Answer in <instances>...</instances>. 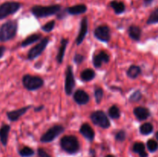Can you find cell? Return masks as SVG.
I'll return each mask as SVG.
<instances>
[{"mask_svg":"<svg viewBox=\"0 0 158 157\" xmlns=\"http://www.w3.org/2000/svg\"><path fill=\"white\" fill-rule=\"evenodd\" d=\"M127 133L124 130H120L116 133L115 135V139L118 142H123L126 139Z\"/></svg>","mask_w":158,"mask_h":157,"instance_id":"obj_34","label":"cell"},{"mask_svg":"<svg viewBox=\"0 0 158 157\" xmlns=\"http://www.w3.org/2000/svg\"><path fill=\"white\" fill-rule=\"evenodd\" d=\"M80 132L84 138L89 140V142L94 141V138H95V132L90 126V125L88 123H83L80 129Z\"/></svg>","mask_w":158,"mask_h":157,"instance_id":"obj_15","label":"cell"},{"mask_svg":"<svg viewBox=\"0 0 158 157\" xmlns=\"http://www.w3.org/2000/svg\"><path fill=\"white\" fill-rule=\"evenodd\" d=\"M110 6L114 9L115 13L117 14V15L123 13L125 9H126L124 3H123V2L117 1V0H114V1L111 2L110 3Z\"/></svg>","mask_w":158,"mask_h":157,"instance_id":"obj_21","label":"cell"},{"mask_svg":"<svg viewBox=\"0 0 158 157\" xmlns=\"http://www.w3.org/2000/svg\"><path fill=\"white\" fill-rule=\"evenodd\" d=\"M95 76L96 73L94 72V70H93L92 69H85V70H83L81 72V75H80V78L84 82L91 81V80H93L95 78Z\"/></svg>","mask_w":158,"mask_h":157,"instance_id":"obj_25","label":"cell"},{"mask_svg":"<svg viewBox=\"0 0 158 157\" xmlns=\"http://www.w3.org/2000/svg\"><path fill=\"white\" fill-rule=\"evenodd\" d=\"M94 95H95L96 103L97 104H100V102L102 101L103 97V90L102 88L97 87L95 89V92H94Z\"/></svg>","mask_w":158,"mask_h":157,"instance_id":"obj_30","label":"cell"},{"mask_svg":"<svg viewBox=\"0 0 158 157\" xmlns=\"http://www.w3.org/2000/svg\"><path fill=\"white\" fill-rule=\"evenodd\" d=\"M73 99L77 104L86 105L89 101V95L83 89H78L73 94Z\"/></svg>","mask_w":158,"mask_h":157,"instance_id":"obj_13","label":"cell"},{"mask_svg":"<svg viewBox=\"0 0 158 157\" xmlns=\"http://www.w3.org/2000/svg\"><path fill=\"white\" fill-rule=\"evenodd\" d=\"M61 10L60 5H51L48 6H34L31 9V12L36 18H46L58 13Z\"/></svg>","mask_w":158,"mask_h":157,"instance_id":"obj_2","label":"cell"},{"mask_svg":"<svg viewBox=\"0 0 158 157\" xmlns=\"http://www.w3.org/2000/svg\"><path fill=\"white\" fill-rule=\"evenodd\" d=\"M62 149L68 154H75L80 150V143L74 135H64L60 140Z\"/></svg>","mask_w":158,"mask_h":157,"instance_id":"obj_3","label":"cell"},{"mask_svg":"<svg viewBox=\"0 0 158 157\" xmlns=\"http://www.w3.org/2000/svg\"><path fill=\"white\" fill-rule=\"evenodd\" d=\"M43 108H44V106H39V107L35 108V112H40V111H41L42 109H43Z\"/></svg>","mask_w":158,"mask_h":157,"instance_id":"obj_38","label":"cell"},{"mask_svg":"<svg viewBox=\"0 0 158 157\" xmlns=\"http://www.w3.org/2000/svg\"><path fill=\"white\" fill-rule=\"evenodd\" d=\"M106 157H115V156H114V155H107Z\"/></svg>","mask_w":158,"mask_h":157,"instance_id":"obj_41","label":"cell"},{"mask_svg":"<svg viewBox=\"0 0 158 157\" xmlns=\"http://www.w3.org/2000/svg\"><path fill=\"white\" fill-rule=\"evenodd\" d=\"M6 50V48L4 46H0V58H2V56L4 55L5 52Z\"/></svg>","mask_w":158,"mask_h":157,"instance_id":"obj_37","label":"cell"},{"mask_svg":"<svg viewBox=\"0 0 158 157\" xmlns=\"http://www.w3.org/2000/svg\"><path fill=\"white\" fill-rule=\"evenodd\" d=\"M37 154H38L39 157H51L49 154H48L46 151L42 148H39L37 150Z\"/></svg>","mask_w":158,"mask_h":157,"instance_id":"obj_36","label":"cell"},{"mask_svg":"<svg viewBox=\"0 0 158 157\" xmlns=\"http://www.w3.org/2000/svg\"><path fill=\"white\" fill-rule=\"evenodd\" d=\"M87 10V7L86 5L84 4H78L76 6H70V7L67 8L66 12L70 15H80V14L85 13Z\"/></svg>","mask_w":158,"mask_h":157,"instance_id":"obj_18","label":"cell"},{"mask_svg":"<svg viewBox=\"0 0 158 157\" xmlns=\"http://www.w3.org/2000/svg\"><path fill=\"white\" fill-rule=\"evenodd\" d=\"M154 130V126L151 123H145L142 124L140 127V132L142 135H149Z\"/></svg>","mask_w":158,"mask_h":157,"instance_id":"obj_26","label":"cell"},{"mask_svg":"<svg viewBox=\"0 0 158 157\" xmlns=\"http://www.w3.org/2000/svg\"><path fill=\"white\" fill-rule=\"evenodd\" d=\"M31 107H32L31 106H24V107L20 108V109H15V110L7 112H6L7 118L9 119V121L11 122L17 121V120L19 119L20 117H22L24 114H26V112H27Z\"/></svg>","mask_w":158,"mask_h":157,"instance_id":"obj_11","label":"cell"},{"mask_svg":"<svg viewBox=\"0 0 158 157\" xmlns=\"http://www.w3.org/2000/svg\"><path fill=\"white\" fill-rule=\"evenodd\" d=\"M88 32V18L87 17H83L80 22V32H79L77 38L76 39L77 45H80L83 41L84 40L85 37H86V34Z\"/></svg>","mask_w":158,"mask_h":157,"instance_id":"obj_12","label":"cell"},{"mask_svg":"<svg viewBox=\"0 0 158 157\" xmlns=\"http://www.w3.org/2000/svg\"><path fill=\"white\" fill-rule=\"evenodd\" d=\"M133 151L135 153L139 154L140 157H148V154L145 151V145L143 143L137 142L134 144Z\"/></svg>","mask_w":158,"mask_h":157,"instance_id":"obj_22","label":"cell"},{"mask_svg":"<svg viewBox=\"0 0 158 157\" xmlns=\"http://www.w3.org/2000/svg\"><path fill=\"white\" fill-rule=\"evenodd\" d=\"M18 31L16 20H9L0 26V42H6L15 38Z\"/></svg>","mask_w":158,"mask_h":157,"instance_id":"obj_1","label":"cell"},{"mask_svg":"<svg viewBox=\"0 0 158 157\" xmlns=\"http://www.w3.org/2000/svg\"><path fill=\"white\" fill-rule=\"evenodd\" d=\"M55 24H56V22L54 20L48 22L46 23L44 26H42V30H43L44 32H51V31L54 29V27H55Z\"/></svg>","mask_w":158,"mask_h":157,"instance_id":"obj_33","label":"cell"},{"mask_svg":"<svg viewBox=\"0 0 158 157\" xmlns=\"http://www.w3.org/2000/svg\"><path fill=\"white\" fill-rule=\"evenodd\" d=\"M64 132V127L61 125H55L48 129L40 138L42 143H50L53 141L56 137Z\"/></svg>","mask_w":158,"mask_h":157,"instance_id":"obj_6","label":"cell"},{"mask_svg":"<svg viewBox=\"0 0 158 157\" xmlns=\"http://www.w3.org/2000/svg\"><path fill=\"white\" fill-rule=\"evenodd\" d=\"M84 55H81V54H76L74 55L73 60L77 64H80V63H82L83 61H84Z\"/></svg>","mask_w":158,"mask_h":157,"instance_id":"obj_35","label":"cell"},{"mask_svg":"<svg viewBox=\"0 0 158 157\" xmlns=\"http://www.w3.org/2000/svg\"><path fill=\"white\" fill-rule=\"evenodd\" d=\"M90 119L93 123L103 129H108L110 126V122L107 115L103 111H95L90 115Z\"/></svg>","mask_w":158,"mask_h":157,"instance_id":"obj_7","label":"cell"},{"mask_svg":"<svg viewBox=\"0 0 158 157\" xmlns=\"http://www.w3.org/2000/svg\"><path fill=\"white\" fill-rule=\"evenodd\" d=\"M19 154L21 157H32L35 154V152L32 148L29 146H24L21 149H19Z\"/></svg>","mask_w":158,"mask_h":157,"instance_id":"obj_27","label":"cell"},{"mask_svg":"<svg viewBox=\"0 0 158 157\" xmlns=\"http://www.w3.org/2000/svg\"><path fill=\"white\" fill-rule=\"evenodd\" d=\"M11 126L9 124H4L0 128V142L2 145L6 147L8 144L9 134L10 132Z\"/></svg>","mask_w":158,"mask_h":157,"instance_id":"obj_17","label":"cell"},{"mask_svg":"<svg viewBox=\"0 0 158 157\" xmlns=\"http://www.w3.org/2000/svg\"><path fill=\"white\" fill-rule=\"evenodd\" d=\"M128 34L129 36L134 41H139L140 39L142 34V30L139 26L132 25L128 29Z\"/></svg>","mask_w":158,"mask_h":157,"instance_id":"obj_19","label":"cell"},{"mask_svg":"<svg viewBox=\"0 0 158 157\" xmlns=\"http://www.w3.org/2000/svg\"><path fill=\"white\" fill-rule=\"evenodd\" d=\"M108 114H109L110 117L111 119H119L120 117V110L118 108V106H117L116 105H114V106H112L109 109Z\"/></svg>","mask_w":158,"mask_h":157,"instance_id":"obj_28","label":"cell"},{"mask_svg":"<svg viewBox=\"0 0 158 157\" xmlns=\"http://www.w3.org/2000/svg\"><path fill=\"white\" fill-rule=\"evenodd\" d=\"M147 146L150 152H154L158 149V143L154 139H149L147 143Z\"/></svg>","mask_w":158,"mask_h":157,"instance_id":"obj_31","label":"cell"},{"mask_svg":"<svg viewBox=\"0 0 158 157\" xmlns=\"http://www.w3.org/2000/svg\"><path fill=\"white\" fill-rule=\"evenodd\" d=\"M68 42H69V40H68L67 38H63V39L61 40L60 49H59V52L56 56V60L59 63L63 62L65 52H66V46H67Z\"/></svg>","mask_w":158,"mask_h":157,"instance_id":"obj_20","label":"cell"},{"mask_svg":"<svg viewBox=\"0 0 158 157\" xmlns=\"http://www.w3.org/2000/svg\"><path fill=\"white\" fill-rule=\"evenodd\" d=\"M110 61V56L106 52L104 51H100L98 54L95 55L93 58V62H94V66L96 68L101 67L102 64L103 62L107 63Z\"/></svg>","mask_w":158,"mask_h":157,"instance_id":"obj_14","label":"cell"},{"mask_svg":"<svg viewBox=\"0 0 158 157\" xmlns=\"http://www.w3.org/2000/svg\"><path fill=\"white\" fill-rule=\"evenodd\" d=\"M41 38V35L40 34H32L29 35V36L26 37L21 43L22 47H26L29 45L32 44L34 42H36Z\"/></svg>","mask_w":158,"mask_h":157,"instance_id":"obj_23","label":"cell"},{"mask_svg":"<svg viewBox=\"0 0 158 157\" xmlns=\"http://www.w3.org/2000/svg\"><path fill=\"white\" fill-rule=\"evenodd\" d=\"M127 74L128 77L134 79V78H137L141 74V69H140V66H136V65H132L128 69Z\"/></svg>","mask_w":158,"mask_h":157,"instance_id":"obj_24","label":"cell"},{"mask_svg":"<svg viewBox=\"0 0 158 157\" xmlns=\"http://www.w3.org/2000/svg\"><path fill=\"white\" fill-rule=\"evenodd\" d=\"M155 136H156V139H157L158 140V131L157 132H156V134H155Z\"/></svg>","mask_w":158,"mask_h":157,"instance_id":"obj_40","label":"cell"},{"mask_svg":"<svg viewBox=\"0 0 158 157\" xmlns=\"http://www.w3.org/2000/svg\"><path fill=\"white\" fill-rule=\"evenodd\" d=\"M49 38L48 37L42 38L41 41L39 43H37L35 46L32 48L28 52L27 58L29 60H33L38 56H40L42 54V52L45 50L47 45L49 44Z\"/></svg>","mask_w":158,"mask_h":157,"instance_id":"obj_8","label":"cell"},{"mask_svg":"<svg viewBox=\"0 0 158 157\" xmlns=\"http://www.w3.org/2000/svg\"><path fill=\"white\" fill-rule=\"evenodd\" d=\"M143 1H144L145 2H147V3H150V2H151L153 0H143Z\"/></svg>","mask_w":158,"mask_h":157,"instance_id":"obj_39","label":"cell"},{"mask_svg":"<svg viewBox=\"0 0 158 157\" xmlns=\"http://www.w3.org/2000/svg\"><path fill=\"white\" fill-rule=\"evenodd\" d=\"M141 98H142L141 92H140V90H137L131 94V96H130L129 98V100L131 102H132V103H135V102L140 101V100L141 99Z\"/></svg>","mask_w":158,"mask_h":157,"instance_id":"obj_32","label":"cell"},{"mask_svg":"<svg viewBox=\"0 0 158 157\" xmlns=\"http://www.w3.org/2000/svg\"><path fill=\"white\" fill-rule=\"evenodd\" d=\"M134 114L136 118L140 121H143L148 119L151 115V112L148 108L143 106H138L134 109Z\"/></svg>","mask_w":158,"mask_h":157,"instance_id":"obj_16","label":"cell"},{"mask_svg":"<svg viewBox=\"0 0 158 157\" xmlns=\"http://www.w3.org/2000/svg\"><path fill=\"white\" fill-rule=\"evenodd\" d=\"M23 86L29 91H34L43 87L44 81L43 78L36 75H32L29 74L23 75L22 78Z\"/></svg>","mask_w":158,"mask_h":157,"instance_id":"obj_5","label":"cell"},{"mask_svg":"<svg viewBox=\"0 0 158 157\" xmlns=\"http://www.w3.org/2000/svg\"><path fill=\"white\" fill-rule=\"evenodd\" d=\"M94 35L97 39L103 42H108L110 39V29L106 25H101L96 28Z\"/></svg>","mask_w":158,"mask_h":157,"instance_id":"obj_10","label":"cell"},{"mask_svg":"<svg viewBox=\"0 0 158 157\" xmlns=\"http://www.w3.org/2000/svg\"><path fill=\"white\" fill-rule=\"evenodd\" d=\"M158 22V8L156 9H154L151 14L150 15L149 18H148V21H147V23L148 25L151 24H155V23Z\"/></svg>","mask_w":158,"mask_h":157,"instance_id":"obj_29","label":"cell"},{"mask_svg":"<svg viewBox=\"0 0 158 157\" xmlns=\"http://www.w3.org/2000/svg\"><path fill=\"white\" fill-rule=\"evenodd\" d=\"M22 7V4L19 2L7 1L0 5V20L16 13Z\"/></svg>","mask_w":158,"mask_h":157,"instance_id":"obj_4","label":"cell"},{"mask_svg":"<svg viewBox=\"0 0 158 157\" xmlns=\"http://www.w3.org/2000/svg\"><path fill=\"white\" fill-rule=\"evenodd\" d=\"M75 84V78H74L72 66H69L66 68V78H65V92L66 95H69L73 93Z\"/></svg>","mask_w":158,"mask_h":157,"instance_id":"obj_9","label":"cell"}]
</instances>
